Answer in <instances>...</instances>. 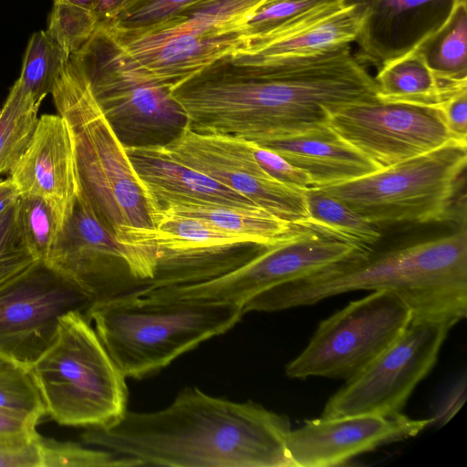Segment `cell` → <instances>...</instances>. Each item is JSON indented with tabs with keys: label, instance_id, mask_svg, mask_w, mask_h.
Masks as SVG:
<instances>
[{
	"label": "cell",
	"instance_id": "1",
	"mask_svg": "<svg viewBox=\"0 0 467 467\" xmlns=\"http://www.w3.org/2000/svg\"><path fill=\"white\" fill-rule=\"evenodd\" d=\"M171 94L192 130L258 141L327 128L331 112L376 99L377 87L348 44L244 65L224 57Z\"/></svg>",
	"mask_w": 467,
	"mask_h": 467
},
{
	"label": "cell",
	"instance_id": "2",
	"mask_svg": "<svg viewBox=\"0 0 467 467\" xmlns=\"http://www.w3.org/2000/svg\"><path fill=\"white\" fill-rule=\"evenodd\" d=\"M289 420L253 401L234 402L184 388L166 408L127 411L115 422L88 428V445L140 466L293 467Z\"/></svg>",
	"mask_w": 467,
	"mask_h": 467
},
{
	"label": "cell",
	"instance_id": "3",
	"mask_svg": "<svg viewBox=\"0 0 467 467\" xmlns=\"http://www.w3.org/2000/svg\"><path fill=\"white\" fill-rule=\"evenodd\" d=\"M357 290H386L400 296L413 318L453 326L467 314V229L380 253L361 252L314 274L267 289L244 306L275 312L311 306Z\"/></svg>",
	"mask_w": 467,
	"mask_h": 467
},
{
	"label": "cell",
	"instance_id": "4",
	"mask_svg": "<svg viewBox=\"0 0 467 467\" xmlns=\"http://www.w3.org/2000/svg\"><path fill=\"white\" fill-rule=\"evenodd\" d=\"M86 314L118 368L133 379L155 374L244 315L232 303L142 295L94 302Z\"/></svg>",
	"mask_w": 467,
	"mask_h": 467
},
{
	"label": "cell",
	"instance_id": "5",
	"mask_svg": "<svg viewBox=\"0 0 467 467\" xmlns=\"http://www.w3.org/2000/svg\"><path fill=\"white\" fill-rule=\"evenodd\" d=\"M51 95L69 132L79 193L114 233L120 225L152 227L149 193L72 56Z\"/></svg>",
	"mask_w": 467,
	"mask_h": 467
},
{
	"label": "cell",
	"instance_id": "6",
	"mask_svg": "<svg viewBox=\"0 0 467 467\" xmlns=\"http://www.w3.org/2000/svg\"><path fill=\"white\" fill-rule=\"evenodd\" d=\"M29 369L47 414L60 425L104 427L127 411L126 378L83 312L60 318L55 339Z\"/></svg>",
	"mask_w": 467,
	"mask_h": 467
},
{
	"label": "cell",
	"instance_id": "7",
	"mask_svg": "<svg viewBox=\"0 0 467 467\" xmlns=\"http://www.w3.org/2000/svg\"><path fill=\"white\" fill-rule=\"evenodd\" d=\"M467 162V142L451 140L427 153L366 176L317 187L377 224L448 220Z\"/></svg>",
	"mask_w": 467,
	"mask_h": 467
},
{
	"label": "cell",
	"instance_id": "8",
	"mask_svg": "<svg viewBox=\"0 0 467 467\" xmlns=\"http://www.w3.org/2000/svg\"><path fill=\"white\" fill-rule=\"evenodd\" d=\"M412 319L410 307L400 296L372 291L322 320L307 346L285 366V375L347 381L388 348Z\"/></svg>",
	"mask_w": 467,
	"mask_h": 467
},
{
	"label": "cell",
	"instance_id": "9",
	"mask_svg": "<svg viewBox=\"0 0 467 467\" xmlns=\"http://www.w3.org/2000/svg\"><path fill=\"white\" fill-rule=\"evenodd\" d=\"M151 221L152 227L120 225L115 234L121 244L155 264V289L215 278L255 254L234 252L254 245L249 239L223 232L195 217L156 209Z\"/></svg>",
	"mask_w": 467,
	"mask_h": 467
},
{
	"label": "cell",
	"instance_id": "10",
	"mask_svg": "<svg viewBox=\"0 0 467 467\" xmlns=\"http://www.w3.org/2000/svg\"><path fill=\"white\" fill-rule=\"evenodd\" d=\"M452 327L443 320L413 318L388 348L329 398L321 417L401 414L435 365Z\"/></svg>",
	"mask_w": 467,
	"mask_h": 467
},
{
	"label": "cell",
	"instance_id": "11",
	"mask_svg": "<svg viewBox=\"0 0 467 467\" xmlns=\"http://www.w3.org/2000/svg\"><path fill=\"white\" fill-rule=\"evenodd\" d=\"M114 130L144 134L186 124L183 109L166 88L147 78L103 26L71 54Z\"/></svg>",
	"mask_w": 467,
	"mask_h": 467
},
{
	"label": "cell",
	"instance_id": "12",
	"mask_svg": "<svg viewBox=\"0 0 467 467\" xmlns=\"http://www.w3.org/2000/svg\"><path fill=\"white\" fill-rule=\"evenodd\" d=\"M46 263L93 303L140 293L152 278L144 258L118 240L79 192Z\"/></svg>",
	"mask_w": 467,
	"mask_h": 467
},
{
	"label": "cell",
	"instance_id": "13",
	"mask_svg": "<svg viewBox=\"0 0 467 467\" xmlns=\"http://www.w3.org/2000/svg\"><path fill=\"white\" fill-rule=\"evenodd\" d=\"M363 251L354 244L303 229L289 240L260 248L249 260L215 278L141 295L225 302L244 307L249 299L267 289L309 275Z\"/></svg>",
	"mask_w": 467,
	"mask_h": 467
},
{
	"label": "cell",
	"instance_id": "14",
	"mask_svg": "<svg viewBox=\"0 0 467 467\" xmlns=\"http://www.w3.org/2000/svg\"><path fill=\"white\" fill-rule=\"evenodd\" d=\"M92 304L78 286L36 261L0 285V354L30 367L55 339L60 318L86 314Z\"/></svg>",
	"mask_w": 467,
	"mask_h": 467
},
{
	"label": "cell",
	"instance_id": "15",
	"mask_svg": "<svg viewBox=\"0 0 467 467\" xmlns=\"http://www.w3.org/2000/svg\"><path fill=\"white\" fill-rule=\"evenodd\" d=\"M327 125L380 169L454 140L440 107L378 98L340 107L330 113Z\"/></svg>",
	"mask_w": 467,
	"mask_h": 467
},
{
	"label": "cell",
	"instance_id": "16",
	"mask_svg": "<svg viewBox=\"0 0 467 467\" xmlns=\"http://www.w3.org/2000/svg\"><path fill=\"white\" fill-rule=\"evenodd\" d=\"M161 147L174 161L306 229L308 212L303 191L271 178L255 160L250 140L198 132L186 123L173 139Z\"/></svg>",
	"mask_w": 467,
	"mask_h": 467
},
{
	"label": "cell",
	"instance_id": "17",
	"mask_svg": "<svg viewBox=\"0 0 467 467\" xmlns=\"http://www.w3.org/2000/svg\"><path fill=\"white\" fill-rule=\"evenodd\" d=\"M432 420L405 415H353L306 421L291 430L287 451L293 467L343 465L382 445L413 437Z\"/></svg>",
	"mask_w": 467,
	"mask_h": 467
},
{
	"label": "cell",
	"instance_id": "18",
	"mask_svg": "<svg viewBox=\"0 0 467 467\" xmlns=\"http://www.w3.org/2000/svg\"><path fill=\"white\" fill-rule=\"evenodd\" d=\"M108 31L147 78L171 93L215 60L246 46L244 32L206 36L165 26L134 33Z\"/></svg>",
	"mask_w": 467,
	"mask_h": 467
},
{
	"label": "cell",
	"instance_id": "19",
	"mask_svg": "<svg viewBox=\"0 0 467 467\" xmlns=\"http://www.w3.org/2000/svg\"><path fill=\"white\" fill-rule=\"evenodd\" d=\"M467 0H345L361 8L364 19L354 42L357 58L378 70L414 51Z\"/></svg>",
	"mask_w": 467,
	"mask_h": 467
},
{
	"label": "cell",
	"instance_id": "20",
	"mask_svg": "<svg viewBox=\"0 0 467 467\" xmlns=\"http://www.w3.org/2000/svg\"><path fill=\"white\" fill-rule=\"evenodd\" d=\"M22 195L45 199L54 209L61 230L79 192L72 142L63 118L43 114L24 153L9 172Z\"/></svg>",
	"mask_w": 467,
	"mask_h": 467
},
{
	"label": "cell",
	"instance_id": "21",
	"mask_svg": "<svg viewBox=\"0 0 467 467\" xmlns=\"http://www.w3.org/2000/svg\"><path fill=\"white\" fill-rule=\"evenodd\" d=\"M308 174L314 187L355 180L380 168L329 127L254 141Z\"/></svg>",
	"mask_w": 467,
	"mask_h": 467
},
{
	"label": "cell",
	"instance_id": "22",
	"mask_svg": "<svg viewBox=\"0 0 467 467\" xmlns=\"http://www.w3.org/2000/svg\"><path fill=\"white\" fill-rule=\"evenodd\" d=\"M154 210L195 217L267 247L289 240L301 228L259 206H235L165 193H149Z\"/></svg>",
	"mask_w": 467,
	"mask_h": 467
},
{
	"label": "cell",
	"instance_id": "23",
	"mask_svg": "<svg viewBox=\"0 0 467 467\" xmlns=\"http://www.w3.org/2000/svg\"><path fill=\"white\" fill-rule=\"evenodd\" d=\"M148 193H165L204 202L257 206L239 192L171 159L161 145L125 146Z\"/></svg>",
	"mask_w": 467,
	"mask_h": 467
},
{
	"label": "cell",
	"instance_id": "24",
	"mask_svg": "<svg viewBox=\"0 0 467 467\" xmlns=\"http://www.w3.org/2000/svg\"><path fill=\"white\" fill-rule=\"evenodd\" d=\"M374 80L378 99L425 106L439 107L448 97L467 88V82L439 79L416 50L383 66Z\"/></svg>",
	"mask_w": 467,
	"mask_h": 467
},
{
	"label": "cell",
	"instance_id": "25",
	"mask_svg": "<svg viewBox=\"0 0 467 467\" xmlns=\"http://www.w3.org/2000/svg\"><path fill=\"white\" fill-rule=\"evenodd\" d=\"M301 190L308 212L306 230L354 244L365 251L373 250L382 236L377 224L317 187Z\"/></svg>",
	"mask_w": 467,
	"mask_h": 467
},
{
	"label": "cell",
	"instance_id": "26",
	"mask_svg": "<svg viewBox=\"0 0 467 467\" xmlns=\"http://www.w3.org/2000/svg\"><path fill=\"white\" fill-rule=\"evenodd\" d=\"M415 50L439 79L467 82V1L461 2L445 24Z\"/></svg>",
	"mask_w": 467,
	"mask_h": 467
},
{
	"label": "cell",
	"instance_id": "27",
	"mask_svg": "<svg viewBox=\"0 0 467 467\" xmlns=\"http://www.w3.org/2000/svg\"><path fill=\"white\" fill-rule=\"evenodd\" d=\"M38 109L16 81L0 109V175L9 173L26 149L37 123Z\"/></svg>",
	"mask_w": 467,
	"mask_h": 467
},
{
	"label": "cell",
	"instance_id": "28",
	"mask_svg": "<svg viewBox=\"0 0 467 467\" xmlns=\"http://www.w3.org/2000/svg\"><path fill=\"white\" fill-rule=\"evenodd\" d=\"M69 56L46 31L35 32L27 43L20 77L21 88L36 104L52 92L56 79Z\"/></svg>",
	"mask_w": 467,
	"mask_h": 467
},
{
	"label": "cell",
	"instance_id": "29",
	"mask_svg": "<svg viewBox=\"0 0 467 467\" xmlns=\"http://www.w3.org/2000/svg\"><path fill=\"white\" fill-rule=\"evenodd\" d=\"M0 410L35 426L47 415L29 367L16 363L0 369Z\"/></svg>",
	"mask_w": 467,
	"mask_h": 467
},
{
	"label": "cell",
	"instance_id": "30",
	"mask_svg": "<svg viewBox=\"0 0 467 467\" xmlns=\"http://www.w3.org/2000/svg\"><path fill=\"white\" fill-rule=\"evenodd\" d=\"M21 229L36 261L47 262L61 232L52 206L36 195H22L18 200Z\"/></svg>",
	"mask_w": 467,
	"mask_h": 467
},
{
	"label": "cell",
	"instance_id": "31",
	"mask_svg": "<svg viewBox=\"0 0 467 467\" xmlns=\"http://www.w3.org/2000/svg\"><path fill=\"white\" fill-rule=\"evenodd\" d=\"M42 467H139L130 459L104 449L40 437Z\"/></svg>",
	"mask_w": 467,
	"mask_h": 467
},
{
	"label": "cell",
	"instance_id": "32",
	"mask_svg": "<svg viewBox=\"0 0 467 467\" xmlns=\"http://www.w3.org/2000/svg\"><path fill=\"white\" fill-rule=\"evenodd\" d=\"M98 26L88 10L66 2H54L46 33L68 56L78 51Z\"/></svg>",
	"mask_w": 467,
	"mask_h": 467
},
{
	"label": "cell",
	"instance_id": "33",
	"mask_svg": "<svg viewBox=\"0 0 467 467\" xmlns=\"http://www.w3.org/2000/svg\"><path fill=\"white\" fill-rule=\"evenodd\" d=\"M193 1L128 0L117 16L103 26L113 33L143 31L165 22Z\"/></svg>",
	"mask_w": 467,
	"mask_h": 467
},
{
	"label": "cell",
	"instance_id": "34",
	"mask_svg": "<svg viewBox=\"0 0 467 467\" xmlns=\"http://www.w3.org/2000/svg\"><path fill=\"white\" fill-rule=\"evenodd\" d=\"M36 262L21 229L17 202L0 214V285Z\"/></svg>",
	"mask_w": 467,
	"mask_h": 467
},
{
	"label": "cell",
	"instance_id": "35",
	"mask_svg": "<svg viewBox=\"0 0 467 467\" xmlns=\"http://www.w3.org/2000/svg\"><path fill=\"white\" fill-rule=\"evenodd\" d=\"M327 1L329 0H265L244 24V49L250 44Z\"/></svg>",
	"mask_w": 467,
	"mask_h": 467
},
{
	"label": "cell",
	"instance_id": "36",
	"mask_svg": "<svg viewBox=\"0 0 467 467\" xmlns=\"http://www.w3.org/2000/svg\"><path fill=\"white\" fill-rule=\"evenodd\" d=\"M250 145L259 165L274 180L296 189L314 187L312 180L303 170L252 140H250Z\"/></svg>",
	"mask_w": 467,
	"mask_h": 467
},
{
	"label": "cell",
	"instance_id": "37",
	"mask_svg": "<svg viewBox=\"0 0 467 467\" xmlns=\"http://www.w3.org/2000/svg\"><path fill=\"white\" fill-rule=\"evenodd\" d=\"M37 431L0 439V467H42Z\"/></svg>",
	"mask_w": 467,
	"mask_h": 467
},
{
	"label": "cell",
	"instance_id": "38",
	"mask_svg": "<svg viewBox=\"0 0 467 467\" xmlns=\"http://www.w3.org/2000/svg\"><path fill=\"white\" fill-rule=\"evenodd\" d=\"M439 107L451 137L467 142V88L448 97Z\"/></svg>",
	"mask_w": 467,
	"mask_h": 467
},
{
	"label": "cell",
	"instance_id": "39",
	"mask_svg": "<svg viewBox=\"0 0 467 467\" xmlns=\"http://www.w3.org/2000/svg\"><path fill=\"white\" fill-rule=\"evenodd\" d=\"M128 0H53L76 5L90 12L98 26L109 24L120 11Z\"/></svg>",
	"mask_w": 467,
	"mask_h": 467
},
{
	"label": "cell",
	"instance_id": "40",
	"mask_svg": "<svg viewBox=\"0 0 467 467\" xmlns=\"http://www.w3.org/2000/svg\"><path fill=\"white\" fill-rule=\"evenodd\" d=\"M35 425L0 410V439L36 432Z\"/></svg>",
	"mask_w": 467,
	"mask_h": 467
},
{
	"label": "cell",
	"instance_id": "41",
	"mask_svg": "<svg viewBox=\"0 0 467 467\" xmlns=\"http://www.w3.org/2000/svg\"><path fill=\"white\" fill-rule=\"evenodd\" d=\"M20 197V192L9 177L0 180V214L15 205Z\"/></svg>",
	"mask_w": 467,
	"mask_h": 467
},
{
	"label": "cell",
	"instance_id": "42",
	"mask_svg": "<svg viewBox=\"0 0 467 467\" xmlns=\"http://www.w3.org/2000/svg\"><path fill=\"white\" fill-rule=\"evenodd\" d=\"M13 364L16 363L10 360L9 358H5L2 354H0V369L11 366Z\"/></svg>",
	"mask_w": 467,
	"mask_h": 467
}]
</instances>
